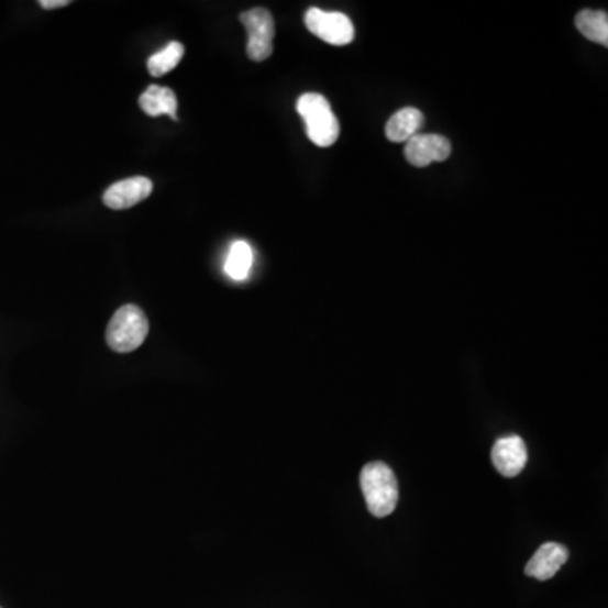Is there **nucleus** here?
Wrapping results in <instances>:
<instances>
[{"label": "nucleus", "mask_w": 608, "mask_h": 608, "mask_svg": "<svg viewBox=\"0 0 608 608\" xmlns=\"http://www.w3.org/2000/svg\"><path fill=\"white\" fill-rule=\"evenodd\" d=\"M361 487L372 516L386 518L394 512L399 500V487L396 475L386 463L372 462L365 465L361 474Z\"/></svg>", "instance_id": "1"}, {"label": "nucleus", "mask_w": 608, "mask_h": 608, "mask_svg": "<svg viewBox=\"0 0 608 608\" xmlns=\"http://www.w3.org/2000/svg\"><path fill=\"white\" fill-rule=\"evenodd\" d=\"M296 109L307 124L308 137L314 146L330 147L336 143L340 124L329 100L320 93H305L299 97Z\"/></svg>", "instance_id": "2"}, {"label": "nucleus", "mask_w": 608, "mask_h": 608, "mask_svg": "<svg viewBox=\"0 0 608 608\" xmlns=\"http://www.w3.org/2000/svg\"><path fill=\"white\" fill-rule=\"evenodd\" d=\"M150 333V321L146 314L134 305L119 308L107 327V343L113 352L129 354L143 345Z\"/></svg>", "instance_id": "3"}, {"label": "nucleus", "mask_w": 608, "mask_h": 608, "mask_svg": "<svg viewBox=\"0 0 608 608\" xmlns=\"http://www.w3.org/2000/svg\"><path fill=\"white\" fill-rule=\"evenodd\" d=\"M242 24L247 30V55L252 62H264L273 55L274 19L267 9L255 8L241 15Z\"/></svg>", "instance_id": "4"}, {"label": "nucleus", "mask_w": 608, "mask_h": 608, "mask_svg": "<svg viewBox=\"0 0 608 608\" xmlns=\"http://www.w3.org/2000/svg\"><path fill=\"white\" fill-rule=\"evenodd\" d=\"M305 24L311 34L333 46H345L355 37V27L342 12H327L318 8L308 9Z\"/></svg>", "instance_id": "5"}, {"label": "nucleus", "mask_w": 608, "mask_h": 608, "mask_svg": "<svg viewBox=\"0 0 608 608\" xmlns=\"http://www.w3.org/2000/svg\"><path fill=\"white\" fill-rule=\"evenodd\" d=\"M406 159L416 168H427L433 163L446 161L452 154L449 139L438 134H418L406 143Z\"/></svg>", "instance_id": "6"}, {"label": "nucleus", "mask_w": 608, "mask_h": 608, "mask_svg": "<svg viewBox=\"0 0 608 608\" xmlns=\"http://www.w3.org/2000/svg\"><path fill=\"white\" fill-rule=\"evenodd\" d=\"M153 181L144 176L122 179L110 186L103 195V203L112 210H128L141 201L146 200L153 194Z\"/></svg>", "instance_id": "7"}, {"label": "nucleus", "mask_w": 608, "mask_h": 608, "mask_svg": "<svg viewBox=\"0 0 608 608\" xmlns=\"http://www.w3.org/2000/svg\"><path fill=\"white\" fill-rule=\"evenodd\" d=\"M493 463L504 477H516L528 463V450L519 436L500 438L493 449Z\"/></svg>", "instance_id": "8"}, {"label": "nucleus", "mask_w": 608, "mask_h": 608, "mask_svg": "<svg viewBox=\"0 0 608 608\" xmlns=\"http://www.w3.org/2000/svg\"><path fill=\"white\" fill-rule=\"evenodd\" d=\"M568 548L563 544H543L526 565V575L540 579V582H546L560 572L561 566L568 561Z\"/></svg>", "instance_id": "9"}, {"label": "nucleus", "mask_w": 608, "mask_h": 608, "mask_svg": "<svg viewBox=\"0 0 608 608\" xmlns=\"http://www.w3.org/2000/svg\"><path fill=\"white\" fill-rule=\"evenodd\" d=\"M424 124V115L414 107H406L390 117L386 124V135L390 143H408L419 134Z\"/></svg>", "instance_id": "10"}, {"label": "nucleus", "mask_w": 608, "mask_h": 608, "mask_svg": "<svg viewBox=\"0 0 608 608\" xmlns=\"http://www.w3.org/2000/svg\"><path fill=\"white\" fill-rule=\"evenodd\" d=\"M139 106L150 117L169 115L173 121H178V99L172 88L151 85L139 99Z\"/></svg>", "instance_id": "11"}, {"label": "nucleus", "mask_w": 608, "mask_h": 608, "mask_svg": "<svg viewBox=\"0 0 608 608\" xmlns=\"http://www.w3.org/2000/svg\"><path fill=\"white\" fill-rule=\"evenodd\" d=\"M575 22L579 33L587 40L601 44V46H608L607 12L587 9V11H582L576 15Z\"/></svg>", "instance_id": "12"}, {"label": "nucleus", "mask_w": 608, "mask_h": 608, "mask_svg": "<svg viewBox=\"0 0 608 608\" xmlns=\"http://www.w3.org/2000/svg\"><path fill=\"white\" fill-rule=\"evenodd\" d=\"M252 263H254V254H252L251 245L244 241H237L230 247L229 255L225 261V273L230 279L244 280L251 274Z\"/></svg>", "instance_id": "13"}, {"label": "nucleus", "mask_w": 608, "mask_h": 608, "mask_svg": "<svg viewBox=\"0 0 608 608\" xmlns=\"http://www.w3.org/2000/svg\"><path fill=\"white\" fill-rule=\"evenodd\" d=\"M185 56V46L181 43H169L165 49H161L156 55L151 56L147 59V69L153 77H163V75L169 74L181 62Z\"/></svg>", "instance_id": "14"}, {"label": "nucleus", "mask_w": 608, "mask_h": 608, "mask_svg": "<svg viewBox=\"0 0 608 608\" xmlns=\"http://www.w3.org/2000/svg\"><path fill=\"white\" fill-rule=\"evenodd\" d=\"M40 5L49 11V9L66 8L69 5V0H41Z\"/></svg>", "instance_id": "15"}]
</instances>
